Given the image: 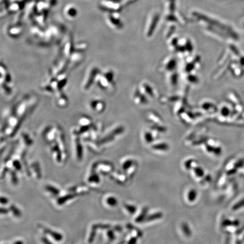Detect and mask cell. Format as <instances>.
I'll return each instance as SVG.
<instances>
[{"label": "cell", "mask_w": 244, "mask_h": 244, "mask_svg": "<svg viewBox=\"0 0 244 244\" xmlns=\"http://www.w3.org/2000/svg\"><path fill=\"white\" fill-rule=\"evenodd\" d=\"M37 102V96L32 94L26 95L16 102L5 118L2 130L5 136L11 137L16 134Z\"/></svg>", "instance_id": "obj_1"}, {"label": "cell", "mask_w": 244, "mask_h": 244, "mask_svg": "<svg viewBox=\"0 0 244 244\" xmlns=\"http://www.w3.org/2000/svg\"><path fill=\"white\" fill-rule=\"evenodd\" d=\"M0 91L5 97L13 95L14 85L8 69L2 62H0Z\"/></svg>", "instance_id": "obj_2"}]
</instances>
